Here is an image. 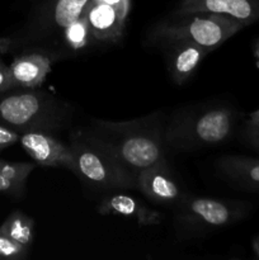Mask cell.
<instances>
[{
    "mask_svg": "<svg viewBox=\"0 0 259 260\" xmlns=\"http://www.w3.org/2000/svg\"><path fill=\"white\" fill-rule=\"evenodd\" d=\"M20 134L5 124L0 123V151L8 149L12 145L17 144L19 141Z\"/></svg>",
    "mask_w": 259,
    "mask_h": 260,
    "instance_id": "obj_20",
    "label": "cell"
},
{
    "mask_svg": "<svg viewBox=\"0 0 259 260\" xmlns=\"http://www.w3.org/2000/svg\"><path fill=\"white\" fill-rule=\"evenodd\" d=\"M91 41H94V38L84 13L63 29L62 42L71 52H79L84 50L90 45Z\"/></svg>",
    "mask_w": 259,
    "mask_h": 260,
    "instance_id": "obj_18",
    "label": "cell"
},
{
    "mask_svg": "<svg viewBox=\"0 0 259 260\" xmlns=\"http://www.w3.org/2000/svg\"><path fill=\"white\" fill-rule=\"evenodd\" d=\"M165 119L161 112L132 121L93 119L91 131L117 152L135 173L165 160Z\"/></svg>",
    "mask_w": 259,
    "mask_h": 260,
    "instance_id": "obj_1",
    "label": "cell"
},
{
    "mask_svg": "<svg viewBox=\"0 0 259 260\" xmlns=\"http://www.w3.org/2000/svg\"><path fill=\"white\" fill-rule=\"evenodd\" d=\"M19 142L28 156L41 167L65 168L74 173L75 161L70 145H65L50 132H22Z\"/></svg>",
    "mask_w": 259,
    "mask_h": 260,
    "instance_id": "obj_8",
    "label": "cell"
},
{
    "mask_svg": "<svg viewBox=\"0 0 259 260\" xmlns=\"http://www.w3.org/2000/svg\"><path fill=\"white\" fill-rule=\"evenodd\" d=\"M202 12L228 15L248 25L259 20V0H182L174 14Z\"/></svg>",
    "mask_w": 259,
    "mask_h": 260,
    "instance_id": "obj_12",
    "label": "cell"
},
{
    "mask_svg": "<svg viewBox=\"0 0 259 260\" xmlns=\"http://www.w3.org/2000/svg\"><path fill=\"white\" fill-rule=\"evenodd\" d=\"M254 53H255L256 61H258V65H259V41L255 43V47H254Z\"/></svg>",
    "mask_w": 259,
    "mask_h": 260,
    "instance_id": "obj_25",
    "label": "cell"
},
{
    "mask_svg": "<svg viewBox=\"0 0 259 260\" xmlns=\"http://www.w3.org/2000/svg\"><path fill=\"white\" fill-rule=\"evenodd\" d=\"M94 2H101L109 5H113V7L118 8V9L127 13H130V8H131V2L130 0H94Z\"/></svg>",
    "mask_w": 259,
    "mask_h": 260,
    "instance_id": "obj_22",
    "label": "cell"
},
{
    "mask_svg": "<svg viewBox=\"0 0 259 260\" xmlns=\"http://www.w3.org/2000/svg\"><path fill=\"white\" fill-rule=\"evenodd\" d=\"M29 248L19 244L0 230V259L22 260L27 258Z\"/></svg>",
    "mask_w": 259,
    "mask_h": 260,
    "instance_id": "obj_19",
    "label": "cell"
},
{
    "mask_svg": "<svg viewBox=\"0 0 259 260\" xmlns=\"http://www.w3.org/2000/svg\"><path fill=\"white\" fill-rule=\"evenodd\" d=\"M84 15L88 20L94 41L117 42L123 35L128 13L106 3L89 0Z\"/></svg>",
    "mask_w": 259,
    "mask_h": 260,
    "instance_id": "obj_11",
    "label": "cell"
},
{
    "mask_svg": "<svg viewBox=\"0 0 259 260\" xmlns=\"http://www.w3.org/2000/svg\"><path fill=\"white\" fill-rule=\"evenodd\" d=\"M248 124L249 126L259 127V109L251 112L250 116H249V119H248Z\"/></svg>",
    "mask_w": 259,
    "mask_h": 260,
    "instance_id": "obj_23",
    "label": "cell"
},
{
    "mask_svg": "<svg viewBox=\"0 0 259 260\" xmlns=\"http://www.w3.org/2000/svg\"><path fill=\"white\" fill-rule=\"evenodd\" d=\"M0 230L27 248H30L35 240V220L20 211L10 213L2 223Z\"/></svg>",
    "mask_w": 259,
    "mask_h": 260,
    "instance_id": "obj_17",
    "label": "cell"
},
{
    "mask_svg": "<svg viewBox=\"0 0 259 260\" xmlns=\"http://www.w3.org/2000/svg\"><path fill=\"white\" fill-rule=\"evenodd\" d=\"M99 215L123 216L135 218L140 225H157L161 222L163 216L157 211L146 207L144 203L124 193L109 192L98 206Z\"/></svg>",
    "mask_w": 259,
    "mask_h": 260,
    "instance_id": "obj_14",
    "label": "cell"
},
{
    "mask_svg": "<svg viewBox=\"0 0 259 260\" xmlns=\"http://www.w3.org/2000/svg\"><path fill=\"white\" fill-rule=\"evenodd\" d=\"M246 27L240 20L216 13L174 14L154 28V38L164 42L188 41L208 52L220 47L236 32Z\"/></svg>",
    "mask_w": 259,
    "mask_h": 260,
    "instance_id": "obj_5",
    "label": "cell"
},
{
    "mask_svg": "<svg viewBox=\"0 0 259 260\" xmlns=\"http://www.w3.org/2000/svg\"><path fill=\"white\" fill-rule=\"evenodd\" d=\"M177 207V222L196 233L230 225L239 215V208L234 207L233 203L210 197L184 196Z\"/></svg>",
    "mask_w": 259,
    "mask_h": 260,
    "instance_id": "obj_7",
    "label": "cell"
},
{
    "mask_svg": "<svg viewBox=\"0 0 259 260\" xmlns=\"http://www.w3.org/2000/svg\"><path fill=\"white\" fill-rule=\"evenodd\" d=\"M136 189L147 200L159 205H177L184 194L173 177L167 160L141 170L136 177Z\"/></svg>",
    "mask_w": 259,
    "mask_h": 260,
    "instance_id": "obj_9",
    "label": "cell"
},
{
    "mask_svg": "<svg viewBox=\"0 0 259 260\" xmlns=\"http://www.w3.org/2000/svg\"><path fill=\"white\" fill-rule=\"evenodd\" d=\"M234 127L233 111L210 106L185 112L165 128V142L178 150L212 146L229 139Z\"/></svg>",
    "mask_w": 259,
    "mask_h": 260,
    "instance_id": "obj_4",
    "label": "cell"
},
{
    "mask_svg": "<svg viewBox=\"0 0 259 260\" xmlns=\"http://www.w3.org/2000/svg\"><path fill=\"white\" fill-rule=\"evenodd\" d=\"M217 167L231 182L259 189V160L243 156H223L218 159Z\"/></svg>",
    "mask_w": 259,
    "mask_h": 260,
    "instance_id": "obj_15",
    "label": "cell"
},
{
    "mask_svg": "<svg viewBox=\"0 0 259 260\" xmlns=\"http://www.w3.org/2000/svg\"><path fill=\"white\" fill-rule=\"evenodd\" d=\"M88 3L89 0H38L19 40L33 47L62 37L63 29L83 14Z\"/></svg>",
    "mask_w": 259,
    "mask_h": 260,
    "instance_id": "obj_6",
    "label": "cell"
},
{
    "mask_svg": "<svg viewBox=\"0 0 259 260\" xmlns=\"http://www.w3.org/2000/svg\"><path fill=\"white\" fill-rule=\"evenodd\" d=\"M253 249H254V251H255L256 255L259 256V236H258V238L254 239V241H253Z\"/></svg>",
    "mask_w": 259,
    "mask_h": 260,
    "instance_id": "obj_24",
    "label": "cell"
},
{
    "mask_svg": "<svg viewBox=\"0 0 259 260\" xmlns=\"http://www.w3.org/2000/svg\"><path fill=\"white\" fill-rule=\"evenodd\" d=\"M167 43L168 70L172 80L177 85H183L190 80L208 51L188 41H170Z\"/></svg>",
    "mask_w": 259,
    "mask_h": 260,
    "instance_id": "obj_13",
    "label": "cell"
},
{
    "mask_svg": "<svg viewBox=\"0 0 259 260\" xmlns=\"http://www.w3.org/2000/svg\"><path fill=\"white\" fill-rule=\"evenodd\" d=\"M13 89H14V84H13L9 66L5 65V63L0 60V94L7 93V91L13 90Z\"/></svg>",
    "mask_w": 259,
    "mask_h": 260,
    "instance_id": "obj_21",
    "label": "cell"
},
{
    "mask_svg": "<svg viewBox=\"0 0 259 260\" xmlns=\"http://www.w3.org/2000/svg\"><path fill=\"white\" fill-rule=\"evenodd\" d=\"M70 147L75 161L74 173L91 188L107 192L136 188L137 175L91 129L73 132Z\"/></svg>",
    "mask_w": 259,
    "mask_h": 260,
    "instance_id": "obj_2",
    "label": "cell"
},
{
    "mask_svg": "<svg viewBox=\"0 0 259 260\" xmlns=\"http://www.w3.org/2000/svg\"><path fill=\"white\" fill-rule=\"evenodd\" d=\"M35 168L36 165L30 162H15L0 159V193L20 197L25 190L28 177Z\"/></svg>",
    "mask_w": 259,
    "mask_h": 260,
    "instance_id": "obj_16",
    "label": "cell"
},
{
    "mask_svg": "<svg viewBox=\"0 0 259 260\" xmlns=\"http://www.w3.org/2000/svg\"><path fill=\"white\" fill-rule=\"evenodd\" d=\"M69 111L68 104L37 89L0 94V123L19 134L57 131L68 122Z\"/></svg>",
    "mask_w": 259,
    "mask_h": 260,
    "instance_id": "obj_3",
    "label": "cell"
},
{
    "mask_svg": "<svg viewBox=\"0 0 259 260\" xmlns=\"http://www.w3.org/2000/svg\"><path fill=\"white\" fill-rule=\"evenodd\" d=\"M57 55L45 50L20 53L9 65L14 89H37L50 74Z\"/></svg>",
    "mask_w": 259,
    "mask_h": 260,
    "instance_id": "obj_10",
    "label": "cell"
}]
</instances>
